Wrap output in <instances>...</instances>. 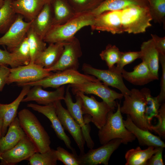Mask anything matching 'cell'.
Returning <instances> with one entry per match:
<instances>
[{
	"instance_id": "obj_19",
	"label": "cell",
	"mask_w": 165,
	"mask_h": 165,
	"mask_svg": "<svg viewBox=\"0 0 165 165\" xmlns=\"http://www.w3.org/2000/svg\"><path fill=\"white\" fill-rule=\"evenodd\" d=\"M120 13L121 10L108 11L96 16L90 26L92 30L107 31L113 34L123 33Z\"/></svg>"
},
{
	"instance_id": "obj_36",
	"label": "cell",
	"mask_w": 165,
	"mask_h": 165,
	"mask_svg": "<svg viewBox=\"0 0 165 165\" xmlns=\"http://www.w3.org/2000/svg\"><path fill=\"white\" fill-rule=\"evenodd\" d=\"M152 20L156 23L165 24V0H148Z\"/></svg>"
},
{
	"instance_id": "obj_38",
	"label": "cell",
	"mask_w": 165,
	"mask_h": 165,
	"mask_svg": "<svg viewBox=\"0 0 165 165\" xmlns=\"http://www.w3.org/2000/svg\"><path fill=\"white\" fill-rule=\"evenodd\" d=\"M77 13L91 11L97 8L104 0H66Z\"/></svg>"
},
{
	"instance_id": "obj_25",
	"label": "cell",
	"mask_w": 165,
	"mask_h": 165,
	"mask_svg": "<svg viewBox=\"0 0 165 165\" xmlns=\"http://www.w3.org/2000/svg\"><path fill=\"white\" fill-rule=\"evenodd\" d=\"M64 42L49 44L48 47L36 57L34 63L48 69L58 61L63 51Z\"/></svg>"
},
{
	"instance_id": "obj_6",
	"label": "cell",
	"mask_w": 165,
	"mask_h": 165,
	"mask_svg": "<svg viewBox=\"0 0 165 165\" xmlns=\"http://www.w3.org/2000/svg\"><path fill=\"white\" fill-rule=\"evenodd\" d=\"M101 81L94 76L83 74L78 70H67L52 74L39 80L22 84L19 86L38 85L44 88H57L66 84H79L88 82Z\"/></svg>"
},
{
	"instance_id": "obj_30",
	"label": "cell",
	"mask_w": 165,
	"mask_h": 165,
	"mask_svg": "<svg viewBox=\"0 0 165 165\" xmlns=\"http://www.w3.org/2000/svg\"><path fill=\"white\" fill-rule=\"evenodd\" d=\"M51 4L53 13V25L64 23L76 13L66 0H52Z\"/></svg>"
},
{
	"instance_id": "obj_22",
	"label": "cell",
	"mask_w": 165,
	"mask_h": 165,
	"mask_svg": "<svg viewBox=\"0 0 165 165\" xmlns=\"http://www.w3.org/2000/svg\"><path fill=\"white\" fill-rule=\"evenodd\" d=\"M52 0H12V7L14 11L26 19L33 20L47 3Z\"/></svg>"
},
{
	"instance_id": "obj_32",
	"label": "cell",
	"mask_w": 165,
	"mask_h": 165,
	"mask_svg": "<svg viewBox=\"0 0 165 165\" xmlns=\"http://www.w3.org/2000/svg\"><path fill=\"white\" fill-rule=\"evenodd\" d=\"M12 0H4L0 8V34H4L15 21L17 14L11 6Z\"/></svg>"
},
{
	"instance_id": "obj_10",
	"label": "cell",
	"mask_w": 165,
	"mask_h": 165,
	"mask_svg": "<svg viewBox=\"0 0 165 165\" xmlns=\"http://www.w3.org/2000/svg\"><path fill=\"white\" fill-rule=\"evenodd\" d=\"M82 55L80 42L75 36L64 42L63 51L58 61L53 66L47 69L50 72L78 70L79 59Z\"/></svg>"
},
{
	"instance_id": "obj_4",
	"label": "cell",
	"mask_w": 165,
	"mask_h": 165,
	"mask_svg": "<svg viewBox=\"0 0 165 165\" xmlns=\"http://www.w3.org/2000/svg\"><path fill=\"white\" fill-rule=\"evenodd\" d=\"M120 21L123 32L137 34L145 32L152 26L149 7L133 5L121 10Z\"/></svg>"
},
{
	"instance_id": "obj_15",
	"label": "cell",
	"mask_w": 165,
	"mask_h": 165,
	"mask_svg": "<svg viewBox=\"0 0 165 165\" xmlns=\"http://www.w3.org/2000/svg\"><path fill=\"white\" fill-rule=\"evenodd\" d=\"M31 21H25L21 15H17L12 25L4 35L0 37V46H5L11 52L26 37Z\"/></svg>"
},
{
	"instance_id": "obj_23",
	"label": "cell",
	"mask_w": 165,
	"mask_h": 165,
	"mask_svg": "<svg viewBox=\"0 0 165 165\" xmlns=\"http://www.w3.org/2000/svg\"><path fill=\"white\" fill-rule=\"evenodd\" d=\"M53 13L51 2L46 4L34 19L31 27L42 39L53 25Z\"/></svg>"
},
{
	"instance_id": "obj_47",
	"label": "cell",
	"mask_w": 165,
	"mask_h": 165,
	"mask_svg": "<svg viewBox=\"0 0 165 165\" xmlns=\"http://www.w3.org/2000/svg\"><path fill=\"white\" fill-rule=\"evenodd\" d=\"M3 125V121L0 118V139L2 137V130Z\"/></svg>"
},
{
	"instance_id": "obj_20",
	"label": "cell",
	"mask_w": 165,
	"mask_h": 165,
	"mask_svg": "<svg viewBox=\"0 0 165 165\" xmlns=\"http://www.w3.org/2000/svg\"><path fill=\"white\" fill-rule=\"evenodd\" d=\"M123 122L126 128L137 138L140 145L165 148L164 142L159 137L152 134L148 130L137 126L129 115H127V118L123 120Z\"/></svg>"
},
{
	"instance_id": "obj_9",
	"label": "cell",
	"mask_w": 165,
	"mask_h": 165,
	"mask_svg": "<svg viewBox=\"0 0 165 165\" xmlns=\"http://www.w3.org/2000/svg\"><path fill=\"white\" fill-rule=\"evenodd\" d=\"M51 72L35 63L20 66L10 69L6 84L16 83L18 86L21 84L36 82L49 76Z\"/></svg>"
},
{
	"instance_id": "obj_14",
	"label": "cell",
	"mask_w": 165,
	"mask_h": 165,
	"mask_svg": "<svg viewBox=\"0 0 165 165\" xmlns=\"http://www.w3.org/2000/svg\"><path fill=\"white\" fill-rule=\"evenodd\" d=\"M69 87L68 85L65 91L64 100L67 106V110L72 117L81 126L87 147L90 149L93 148L94 143L90 135L91 129L89 124H87L85 122L83 116L81 98L78 95L75 94L76 101L75 102H73L69 91Z\"/></svg>"
},
{
	"instance_id": "obj_7",
	"label": "cell",
	"mask_w": 165,
	"mask_h": 165,
	"mask_svg": "<svg viewBox=\"0 0 165 165\" xmlns=\"http://www.w3.org/2000/svg\"><path fill=\"white\" fill-rule=\"evenodd\" d=\"M77 94L81 98L82 109L84 116L92 122L99 129L105 124L108 113L111 110L114 111L106 102L97 101L94 97H89L83 93L77 92Z\"/></svg>"
},
{
	"instance_id": "obj_46",
	"label": "cell",
	"mask_w": 165,
	"mask_h": 165,
	"mask_svg": "<svg viewBox=\"0 0 165 165\" xmlns=\"http://www.w3.org/2000/svg\"><path fill=\"white\" fill-rule=\"evenodd\" d=\"M7 65L0 64V91H1L6 84L7 78L10 73V68Z\"/></svg>"
},
{
	"instance_id": "obj_39",
	"label": "cell",
	"mask_w": 165,
	"mask_h": 165,
	"mask_svg": "<svg viewBox=\"0 0 165 165\" xmlns=\"http://www.w3.org/2000/svg\"><path fill=\"white\" fill-rule=\"evenodd\" d=\"M55 152L57 160L64 165H80L77 154L71 153L61 146L57 148Z\"/></svg>"
},
{
	"instance_id": "obj_2",
	"label": "cell",
	"mask_w": 165,
	"mask_h": 165,
	"mask_svg": "<svg viewBox=\"0 0 165 165\" xmlns=\"http://www.w3.org/2000/svg\"><path fill=\"white\" fill-rule=\"evenodd\" d=\"M18 115L21 127L38 152L42 153L50 150V137L35 115L27 108L20 110Z\"/></svg>"
},
{
	"instance_id": "obj_18",
	"label": "cell",
	"mask_w": 165,
	"mask_h": 165,
	"mask_svg": "<svg viewBox=\"0 0 165 165\" xmlns=\"http://www.w3.org/2000/svg\"><path fill=\"white\" fill-rule=\"evenodd\" d=\"M27 93L26 97L22 100V102L35 101L43 105L54 104L58 101L64 100L65 93V85L57 88L55 90L47 91L38 85L33 86Z\"/></svg>"
},
{
	"instance_id": "obj_44",
	"label": "cell",
	"mask_w": 165,
	"mask_h": 165,
	"mask_svg": "<svg viewBox=\"0 0 165 165\" xmlns=\"http://www.w3.org/2000/svg\"><path fill=\"white\" fill-rule=\"evenodd\" d=\"M164 148L158 147L157 151L148 161L146 165H163L162 154Z\"/></svg>"
},
{
	"instance_id": "obj_26",
	"label": "cell",
	"mask_w": 165,
	"mask_h": 165,
	"mask_svg": "<svg viewBox=\"0 0 165 165\" xmlns=\"http://www.w3.org/2000/svg\"><path fill=\"white\" fill-rule=\"evenodd\" d=\"M26 135L16 117L10 124L5 135L0 139L2 153L14 147Z\"/></svg>"
},
{
	"instance_id": "obj_17",
	"label": "cell",
	"mask_w": 165,
	"mask_h": 165,
	"mask_svg": "<svg viewBox=\"0 0 165 165\" xmlns=\"http://www.w3.org/2000/svg\"><path fill=\"white\" fill-rule=\"evenodd\" d=\"M27 106L47 117L50 121L51 127L57 137L64 142L67 148L71 150L72 153L77 154L75 150L71 145L70 138L65 132L64 129L57 116L54 104L42 105L30 103L28 104Z\"/></svg>"
},
{
	"instance_id": "obj_29",
	"label": "cell",
	"mask_w": 165,
	"mask_h": 165,
	"mask_svg": "<svg viewBox=\"0 0 165 165\" xmlns=\"http://www.w3.org/2000/svg\"><path fill=\"white\" fill-rule=\"evenodd\" d=\"M158 147L148 146L145 149H142L140 147L127 151L125 157V165H146L148 160L157 150Z\"/></svg>"
},
{
	"instance_id": "obj_21",
	"label": "cell",
	"mask_w": 165,
	"mask_h": 165,
	"mask_svg": "<svg viewBox=\"0 0 165 165\" xmlns=\"http://www.w3.org/2000/svg\"><path fill=\"white\" fill-rule=\"evenodd\" d=\"M23 87L19 96L13 101L9 104L0 103V118L3 121L2 130V137L6 134L10 124L16 117L19 105L31 86L25 85Z\"/></svg>"
},
{
	"instance_id": "obj_41",
	"label": "cell",
	"mask_w": 165,
	"mask_h": 165,
	"mask_svg": "<svg viewBox=\"0 0 165 165\" xmlns=\"http://www.w3.org/2000/svg\"><path fill=\"white\" fill-rule=\"evenodd\" d=\"M158 122L157 125L151 127L152 131L157 134L163 139L165 138V104L162 103L159 108L156 117Z\"/></svg>"
},
{
	"instance_id": "obj_43",
	"label": "cell",
	"mask_w": 165,
	"mask_h": 165,
	"mask_svg": "<svg viewBox=\"0 0 165 165\" xmlns=\"http://www.w3.org/2000/svg\"><path fill=\"white\" fill-rule=\"evenodd\" d=\"M159 61L162 66V75L160 82V91L157 97L160 102L162 104L165 100V55L159 54Z\"/></svg>"
},
{
	"instance_id": "obj_28",
	"label": "cell",
	"mask_w": 165,
	"mask_h": 165,
	"mask_svg": "<svg viewBox=\"0 0 165 165\" xmlns=\"http://www.w3.org/2000/svg\"><path fill=\"white\" fill-rule=\"evenodd\" d=\"M133 5L149 7L148 0H104L92 11L97 16L105 11L121 10Z\"/></svg>"
},
{
	"instance_id": "obj_16",
	"label": "cell",
	"mask_w": 165,
	"mask_h": 165,
	"mask_svg": "<svg viewBox=\"0 0 165 165\" xmlns=\"http://www.w3.org/2000/svg\"><path fill=\"white\" fill-rule=\"evenodd\" d=\"M54 104L56 114L63 128L74 139L80 150V154H84L86 142L81 126L72 117L67 110L62 106L61 101Z\"/></svg>"
},
{
	"instance_id": "obj_34",
	"label": "cell",
	"mask_w": 165,
	"mask_h": 165,
	"mask_svg": "<svg viewBox=\"0 0 165 165\" xmlns=\"http://www.w3.org/2000/svg\"><path fill=\"white\" fill-rule=\"evenodd\" d=\"M30 165H56L57 159L55 150L51 148L45 152H36L28 160Z\"/></svg>"
},
{
	"instance_id": "obj_35",
	"label": "cell",
	"mask_w": 165,
	"mask_h": 165,
	"mask_svg": "<svg viewBox=\"0 0 165 165\" xmlns=\"http://www.w3.org/2000/svg\"><path fill=\"white\" fill-rule=\"evenodd\" d=\"M10 52L21 65H28L30 63V52L26 37Z\"/></svg>"
},
{
	"instance_id": "obj_12",
	"label": "cell",
	"mask_w": 165,
	"mask_h": 165,
	"mask_svg": "<svg viewBox=\"0 0 165 165\" xmlns=\"http://www.w3.org/2000/svg\"><path fill=\"white\" fill-rule=\"evenodd\" d=\"M122 143L120 138L112 139L95 149H90L86 153L78 155L80 165H108L112 153Z\"/></svg>"
},
{
	"instance_id": "obj_1",
	"label": "cell",
	"mask_w": 165,
	"mask_h": 165,
	"mask_svg": "<svg viewBox=\"0 0 165 165\" xmlns=\"http://www.w3.org/2000/svg\"><path fill=\"white\" fill-rule=\"evenodd\" d=\"M96 16L91 11L77 13L62 24L53 25L44 37V42L49 44L68 41L84 27L93 24Z\"/></svg>"
},
{
	"instance_id": "obj_40",
	"label": "cell",
	"mask_w": 165,
	"mask_h": 165,
	"mask_svg": "<svg viewBox=\"0 0 165 165\" xmlns=\"http://www.w3.org/2000/svg\"><path fill=\"white\" fill-rule=\"evenodd\" d=\"M141 55L140 51L122 52L120 58L116 66V70L122 73L125 66L132 63L137 59L140 58Z\"/></svg>"
},
{
	"instance_id": "obj_31",
	"label": "cell",
	"mask_w": 165,
	"mask_h": 165,
	"mask_svg": "<svg viewBox=\"0 0 165 165\" xmlns=\"http://www.w3.org/2000/svg\"><path fill=\"white\" fill-rule=\"evenodd\" d=\"M30 52L31 61L33 64L37 56L46 47V43L31 26L26 35Z\"/></svg>"
},
{
	"instance_id": "obj_33",
	"label": "cell",
	"mask_w": 165,
	"mask_h": 165,
	"mask_svg": "<svg viewBox=\"0 0 165 165\" xmlns=\"http://www.w3.org/2000/svg\"><path fill=\"white\" fill-rule=\"evenodd\" d=\"M141 90L146 98L145 117L148 123L151 126V121L154 117H157L161 104L157 96L154 97L151 95L148 88L145 87Z\"/></svg>"
},
{
	"instance_id": "obj_24",
	"label": "cell",
	"mask_w": 165,
	"mask_h": 165,
	"mask_svg": "<svg viewBox=\"0 0 165 165\" xmlns=\"http://www.w3.org/2000/svg\"><path fill=\"white\" fill-rule=\"evenodd\" d=\"M121 73L123 79L135 85L143 86L157 80L143 61L135 66L132 72H127L123 69Z\"/></svg>"
},
{
	"instance_id": "obj_49",
	"label": "cell",
	"mask_w": 165,
	"mask_h": 165,
	"mask_svg": "<svg viewBox=\"0 0 165 165\" xmlns=\"http://www.w3.org/2000/svg\"><path fill=\"white\" fill-rule=\"evenodd\" d=\"M1 154H2V152H1V150H0V156H1Z\"/></svg>"
},
{
	"instance_id": "obj_37",
	"label": "cell",
	"mask_w": 165,
	"mask_h": 165,
	"mask_svg": "<svg viewBox=\"0 0 165 165\" xmlns=\"http://www.w3.org/2000/svg\"><path fill=\"white\" fill-rule=\"evenodd\" d=\"M121 53L115 45L109 44L99 55L101 59L106 62L108 68L110 69L115 66V64L118 61Z\"/></svg>"
},
{
	"instance_id": "obj_48",
	"label": "cell",
	"mask_w": 165,
	"mask_h": 165,
	"mask_svg": "<svg viewBox=\"0 0 165 165\" xmlns=\"http://www.w3.org/2000/svg\"><path fill=\"white\" fill-rule=\"evenodd\" d=\"M4 0H0V8L3 4Z\"/></svg>"
},
{
	"instance_id": "obj_3",
	"label": "cell",
	"mask_w": 165,
	"mask_h": 165,
	"mask_svg": "<svg viewBox=\"0 0 165 165\" xmlns=\"http://www.w3.org/2000/svg\"><path fill=\"white\" fill-rule=\"evenodd\" d=\"M117 110L115 112L111 111L108 114L106 122L98 132L100 144H105L116 138L122 140V143L127 145L135 140V136L125 127L120 110V103L116 100Z\"/></svg>"
},
{
	"instance_id": "obj_45",
	"label": "cell",
	"mask_w": 165,
	"mask_h": 165,
	"mask_svg": "<svg viewBox=\"0 0 165 165\" xmlns=\"http://www.w3.org/2000/svg\"><path fill=\"white\" fill-rule=\"evenodd\" d=\"M152 39L159 54L165 55V37H160L155 34H151Z\"/></svg>"
},
{
	"instance_id": "obj_27",
	"label": "cell",
	"mask_w": 165,
	"mask_h": 165,
	"mask_svg": "<svg viewBox=\"0 0 165 165\" xmlns=\"http://www.w3.org/2000/svg\"><path fill=\"white\" fill-rule=\"evenodd\" d=\"M140 58L147 66L152 74L158 79L159 54L151 38L143 42L141 47Z\"/></svg>"
},
{
	"instance_id": "obj_42",
	"label": "cell",
	"mask_w": 165,
	"mask_h": 165,
	"mask_svg": "<svg viewBox=\"0 0 165 165\" xmlns=\"http://www.w3.org/2000/svg\"><path fill=\"white\" fill-rule=\"evenodd\" d=\"M0 64L9 65L11 68L21 65L15 59L13 54L6 49H0Z\"/></svg>"
},
{
	"instance_id": "obj_11",
	"label": "cell",
	"mask_w": 165,
	"mask_h": 165,
	"mask_svg": "<svg viewBox=\"0 0 165 165\" xmlns=\"http://www.w3.org/2000/svg\"><path fill=\"white\" fill-rule=\"evenodd\" d=\"M82 70L84 74L94 76L104 84L115 88L120 91L123 96L131 94L123 80L121 72L118 71L115 66L107 70L100 69L94 68L90 64H84Z\"/></svg>"
},
{
	"instance_id": "obj_13",
	"label": "cell",
	"mask_w": 165,
	"mask_h": 165,
	"mask_svg": "<svg viewBox=\"0 0 165 165\" xmlns=\"http://www.w3.org/2000/svg\"><path fill=\"white\" fill-rule=\"evenodd\" d=\"M35 145L26 135L15 146L2 153L1 165H15L24 160H28L38 152Z\"/></svg>"
},
{
	"instance_id": "obj_8",
	"label": "cell",
	"mask_w": 165,
	"mask_h": 165,
	"mask_svg": "<svg viewBox=\"0 0 165 165\" xmlns=\"http://www.w3.org/2000/svg\"><path fill=\"white\" fill-rule=\"evenodd\" d=\"M68 85L71 88L72 91L74 94L77 92H80L85 94L96 95L101 98L114 110L117 106L115 100L121 99L123 97L122 94L112 90L101 81Z\"/></svg>"
},
{
	"instance_id": "obj_5",
	"label": "cell",
	"mask_w": 165,
	"mask_h": 165,
	"mask_svg": "<svg viewBox=\"0 0 165 165\" xmlns=\"http://www.w3.org/2000/svg\"><path fill=\"white\" fill-rule=\"evenodd\" d=\"M129 95L123 96L124 100L120 107L121 113L129 115L133 122L139 127L152 131L145 115L146 98L140 90L133 88Z\"/></svg>"
}]
</instances>
